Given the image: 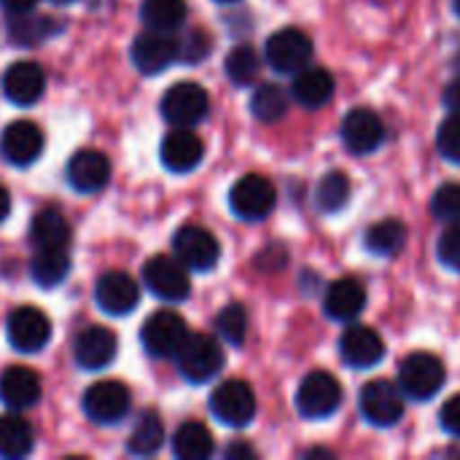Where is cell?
Here are the masks:
<instances>
[{"mask_svg": "<svg viewBox=\"0 0 460 460\" xmlns=\"http://www.w3.org/2000/svg\"><path fill=\"white\" fill-rule=\"evenodd\" d=\"M447 372L434 353L415 350L399 364V391L412 402H431L445 388Z\"/></svg>", "mask_w": 460, "mask_h": 460, "instance_id": "6da1fadb", "label": "cell"}, {"mask_svg": "<svg viewBox=\"0 0 460 460\" xmlns=\"http://www.w3.org/2000/svg\"><path fill=\"white\" fill-rule=\"evenodd\" d=\"M175 364L186 383L202 385L224 369V350L216 337L202 334V332L197 334L189 332L181 350L175 353Z\"/></svg>", "mask_w": 460, "mask_h": 460, "instance_id": "7a4b0ae2", "label": "cell"}, {"mask_svg": "<svg viewBox=\"0 0 460 460\" xmlns=\"http://www.w3.org/2000/svg\"><path fill=\"white\" fill-rule=\"evenodd\" d=\"M342 407V385L334 375L315 369L296 388V410L307 420H326Z\"/></svg>", "mask_w": 460, "mask_h": 460, "instance_id": "3957f363", "label": "cell"}, {"mask_svg": "<svg viewBox=\"0 0 460 460\" xmlns=\"http://www.w3.org/2000/svg\"><path fill=\"white\" fill-rule=\"evenodd\" d=\"M264 59L275 73L294 75L313 59V38L299 27H283L264 43Z\"/></svg>", "mask_w": 460, "mask_h": 460, "instance_id": "277c9868", "label": "cell"}, {"mask_svg": "<svg viewBox=\"0 0 460 460\" xmlns=\"http://www.w3.org/2000/svg\"><path fill=\"white\" fill-rule=\"evenodd\" d=\"M278 205V191L272 186L270 178L259 175V172H251V175H243L232 191H229V208L232 213L240 218V221H248V224H256V221H264Z\"/></svg>", "mask_w": 460, "mask_h": 460, "instance_id": "5b68a950", "label": "cell"}, {"mask_svg": "<svg viewBox=\"0 0 460 460\" xmlns=\"http://www.w3.org/2000/svg\"><path fill=\"white\" fill-rule=\"evenodd\" d=\"M81 407L92 423L113 426L127 418L132 407V396H129V388L119 380H100L84 391Z\"/></svg>", "mask_w": 460, "mask_h": 460, "instance_id": "8992f818", "label": "cell"}, {"mask_svg": "<svg viewBox=\"0 0 460 460\" xmlns=\"http://www.w3.org/2000/svg\"><path fill=\"white\" fill-rule=\"evenodd\" d=\"M172 253L189 272H208L218 264L221 245L205 226L186 224L172 234Z\"/></svg>", "mask_w": 460, "mask_h": 460, "instance_id": "52a82bcc", "label": "cell"}, {"mask_svg": "<svg viewBox=\"0 0 460 460\" xmlns=\"http://www.w3.org/2000/svg\"><path fill=\"white\" fill-rule=\"evenodd\" d=\"M361 418L375 429H394L404 418V394L388 380H372L358 396Z\"/></svg>", "mask_w": 460, "mask_h": 460, "instance_id": "ba28073f", "label": "cell"}, {"mask_svg": "<svg viewBox=\"0 0 460 460\" xmlns=\"http://www.w3.org/2000/svg\"><path fill=\"white\" fill-rule=\"evenodd\" d=\"M210 412L229 429H245L256 418L253 388L243 380H226L210 394Z\"/></svg>", "mask_w": 460, "mask_h": 460, "instance_id": "9c48e42d", "label": "cell"}, {"mask_svg": "<svg viewBox=\"0 0 460 460\" xmlns=\"http://www.w3.org/2000/svg\"><path fill=\"white\" fill-rule=\"evenodd\" d=\"M146 288L164 302H183L191 294L189 270L175 256H151L143 267Z\"/></svg>", "mask_w": 460, "mask_h": 460, "instance_id": "30bf717a", "label": "cell"}, {"mask_svg": "<svg viewBox=\"0 0 460 460\" xmlns=\"http://www.w3.org/2000/svg\"><path fill=\"white\" fill-rule=\"evenodd\" d=\"M186 337H189V326L175 310L154 313L140 329V342L146 353H151L154 358H175Z\"/></svg>", "mask_w": 460, "mask_h": 460, "instance_id": "8fae6325", "label": "cell"}, {"mask_svg": "<svg viewBox=\"0 0 460 460\" xmlns=\"http://www.w3.org/2000/svg\"><path fill=\"white\" fill-rule=\"evenodd\" d=\"M5 334L13 350L19 353H40L51 340V321L43 310L24 305L11 310L5 321Z\"/></svg>", "mask_w": 460, "mask_h": 460, "instance_id": "7c38bea8", "label": "cell"}, {"mask_svg": "<svg viewBox=\"0 0 460 460\" xmlns=\"http://www.w3.org/2000/svg\"><path fill=\"white\" fill-rule=\"evenodd\" d=\"M208 111H210L208 92L194 81L172 84L162 97V116L172 127H194L208 116Z\"/></svg>", "mask_w": 460, "mask_h": 460, "instance_id": "4fadbf2b", "label": "cell"}, {"mask_svg": "<svg viewBox=\"0 0 460 460\" xmlns=\"http://www.w3.org/2000/svg\"><path fill=\"white\" fill-rule=\"evenodd\" d=\"M340 135L353 156H369L385 143V124L372 108H353L342 119Z\"/></svg>", "mask_w": 460, "mask_h": 460, "instance_id": "5bb4252c", "label": "cell"}, {"mask_svg": "<svg viewBox=\"0 0 460 460\" xmlns=\"http://www.w3.org/2000/svg\"><path fill=\"white\" fill-rule=\"evenodd\" d=\"M129 57L143 75H156L178 59V38H172V32L146 30L132 40Z\"/></svg>", "mask_w": 460, "mask_h": 460, "instance_id": "9a60e30c", "label": "cell"}, {"mask_svg": "<svg viewBox=\"0 0 460 460\" xmlns=\"http://www.w3.org/2000/svg\"><path fill=\"white\" fill-rule=\"evenodd\" d=\"M340 356L350 369H372L385 358V342L375 329L356 323L342 332Z\"/></svg>", "mask_w": 460, "mask_h": 460, "instance_id": "2e32d148", "label": "cell"}, {"mask_svg": "<svg viewBox=\"0 0 460 460\" xmlns=\"http://www.w3.org/2000/svg\"><path fill=\"white\" fill-rule=\"evenodd\" d=\"M159 156L170 172L183 175V172H191L199 167V162L205 156V143L197 132H191V127H175L172 132L164 135Z\"/></svg>", "mask_w": 460, "mask_h": 460, "instance_id": "e0dca14e", "label": "cell"}, {"mask_svg": "<svg viewBox=\"0 0 460 460\" xmlns=\"http://www.w3.org/2000/svg\"><path fill=\"white\" fill-rule=\"evenodd\" d=\"M43 132L38 124L32 121H11L5 129H3V137H0V151L3 156L13 164V167H27L32 164L40 154H43Z\"/></svg>", "mask_w": 460, "mask_h": 460, "instance_id": "ac0fdd59", "label": "cell"}, {"mask_svg": "<svg viewBox=\"0 0 460 460\" xmlns=\"http://www.w3.org/2000/svg\"><path fill=\"white\" fill-rule=\"evenodd\" d=\"M46 92V73L38 62L22 59L3 73V94L13 105H35Z\"/></svg>", "mask_w": 460, "mask_h": 460, "instance_id": "d6986e66", "label": "cell"}, {"mask_svg": "<svg viewBox=\"0 0 460 460\" xmlns=\"http://www.w3.org/2000/svg\"><path fill=\"white\" fill-rule=\"evenodd\" d=\"M65 178L75 191L94 194L111 181V162L102 151H94V148L75 151L67 162Z\"/></svg>", "mask_w": 460, "mask_h": 460, "instance_id": "ffe728a7", "label": "cell"}, {"mask_svg": "<svg viewBox=\"0 0 460 460\" xmlns=\"http://www.w3.org/2000/svg\"><path fill=\"white\" fill-rule=\"evenodd\" d=\"M116 350H119V340L105 326H89V329L78 332L75 345H73L75 364L89 372L105 369L116 358Z\"/></svg>", "mask_w": 460, "mask_h": 460, "instance_id": "44dd1931", "label": "cell"}, {"mask_svg": "<svg viewBox=\"0 0 460 460\" xmlns=\"http://www.w3.org/2000/svg\"><path fill=\"white\" fill-rule=\"evenodd\" d=\"M94 299L102 313L108 315H127L140 302V288L127 272H105L94 286Z\"/></svg>", "mask_w": 460, "mask_h": 460, "instance_id": "7402d4cb", "label": "cell"}, {"mask_svg": "<svg viewBox=\"0 0 460 460\" xmlns=\"http://www.w3.org/2000/svg\"><path fill=\"white\" fill-rule=\"evenodd\" d=\"M367 307V288L356 278H340L326 288L323 313L337 323H353Z\"/></svg>", "mask_w": 460, "mask_h": 460, "instance_id": "603a6c76", "label": "cell"}, {"mask_svg": "<svg viewBox=\"0 0 460 460\" xmlns=\"http://www.w3.org/2000/svg\"><path fill=\"white\" fill-rule=\"evenodd\" d=\"M40 399V380L32 369L27 367H8L0 375V402L13 410H30L32 404H38Z\"/></svg>", "mask_w": 460, "mask_h": 460, "instance_id": "cb8c5ba5", "label": "cell"}, {"mask_svg": "<svg viewBox=\"0 0 460 460\" xmlns=\"http://www.w3.org/2000/svg\"><path fill=\"white\" fill-rule=\"evenodd\" d=\"M334 75L326 67H302L299 73H294V84H291V97L302 105V108H321L332 100L334 94Z\"/></svg>", "mask_w": 460, "mask_h": 460, "instance_id": "d4e9b609", "label": "cell"}, {"mask_svg": "<svg viewBox=\"0 0 460 460\" xmlns=\"http://www.w3.org/2000/svg\"><path fill=\"white\" fill-rule=\"evenodd\" d=\"M70 224L67 218L54 210V208H46L40 213H35L32 224H30V243L35 245V251H49V248H65L70 245Z\"/></svg>", "mask_w": 460, "mask_h": 460, "instance_id": "484cf974", "label": "cell"}, {"mask_svg": "<svg viewBox=\"0 0 460 460\" xmlns=\"http://www.w3.org/2000/svg\"><path fill=\"white\" fill-rule=\"evenodd\" d=\"M32 445H35V434H32V426L27 423V418H22L16 412L0 415V458H27L32 453Z\"/></svg>", "mask_w": 460, "mask_h": 460, "instance_id": "4316f807", "label": "cell"}, {"mask_svg": "<svg viewBox=\"0 0 460 460\" xmlns=\"http://www.w3.org/2000/svg\"><path fill=\"white\" fill-rule=\"evenodd\" d=\"M172 453L181 460H205L213 456V434L199 420H186L172 434Z\"/></svg>", "mask_w": 460, "mask_h": 460, "instance_id": "83f0119b", "label": "cell"}, {"mask_svg": "<svg viewBox=\"0 0 460 460\" xmlns=\"http://www.w3.org/2000/svg\"><path fill=\"white\" fill-rule=\"evenodd\" d=\"M407 243V224L399 218H383L364 234V245L372 256H396Z\"/></svg>", "mask_w": 460, "mask_h": 460, "instance_id": "f1b7e54d", "label": "cell"}, {"mask_svg": "<svg viewBox=\"0 0 460 460\" xmlns=\"http://www.w3.org/2000/svg\"><path fill=\"white\" fill-rule=\"evenodd\" d=\"M30 275L40 288H57L67 275H70V256L65 248H49V251H35Z\"/></svg>", "mask_w": 460, "mask_h": 460, "instance_id": "f546056e", "label": "cell"}, {"mask_svg": "<svg viewBox=\"0 0 460 460\" xmlns=\"http://www.w3.org/2000/svg\"><path fill=\"white\" fill-rule=\"evenodd\" d=\"M189 16L186 0H143L140 19L148 30L175 32Z\"/></svg>", "mask_w": 460, "mask_h": 460, "instance_id": "4dcf8cb0", "label": "cell"}, {"mask_svg": "<svg viewBox=\"0 0 460 460\" xmlns=\"http://www.w3.org/2000/svg\"><path fill=\"white\" fill-rule=\"evenodd\" d=\"M164 442V423L156 412H143L137 418V423L132 426L129 431V442H127V450L137 458H146V456H154Z\"/></svg>", "mask_w": 460, "mask_h": 460, "instance_id": "1f68e13d", "label": "cell"}, {"mask_svg": "<svg viewBox=\"0 0 460 460\" xmlns=\"http://www.w3.org/2000/svg\"><path fill=\"white\" fill-rule=\"evenodd\" d=\"M288 102H291V94L283 86H278V84H261L251 94V113L259 121L272 124V121H280L286 116Z\"/></svg>", "mask_w": 460, "mask_h": 460, "instance_id": "d6a6232c", "label": "cell"}, {"mask_svg": "<svg viewBox=\"0 0 460 460\" xmlns=\"http://www.w3.org/2000/svg\"><path fill=\"white\" fill-rule=\"evenodd\" d=\"M59 24L51 22L49 16H38L32 11H24V13H11L8 19V35L13 43H40L43 38H49L51 32H57Z\"/></svg>", "mask_w": 460, "mask_h": 460, "instance_id": "836d02e7", "label": "cell"}, {"mask_svg": "<svg viewBox=\"0 0 460 460\" xmlns=\"http://www.w3.org/2000/svg\"><path fill=\"white\" fill-rule=\"evenodd\" d=\"M224 67H226V75H229L232 84L251 86L259 78V73H261V57H259V51L251 43H240V46H234L226 54Z\"/></svg>", "mask_w": 460, "mask_h": 460, "instance_id": "e575fe53", "label": "cell"}, {"mask_svg": "<svg viewBox=\"0 0 460 460\" xmlns=\"http://www.w3.org/2000/svg\"><path fill=\"white\" fill-rule=\"evenodd\" d=\"M350 199V178L342 170H332L318 181L315 205L321 213H340Z\"/></svg>", "mask_w": 460, "mask_h": 460, "instance_id": "d590c367", "label": "cell"}, {"mask_svg": "<svg viewBox=\"0 0 460 460\" xmlns=\"http://www.w3.org/2000/svg\"><path fill=\"white\" fill-rule=\"evenodd\" d=\"M216 329L229 345L240 348L245 342V337H248V313H245V307L243 305H226L216 318Z\"/></svg>", "mask_w": 460, "mask_h": 460, "instance_id": "8d00e7d4", "label": "cell"}, {"mask_svg": "<svg viewBox=\"0 0 460 460\" xmlns=\"http://www.w3.org/2000/svg\"><path fill=\"white\" fill-rule=\"evenodd\" d=\"M431 216L442 224H460V183H445L431 197Z\"/></svg>", "mask_w": 460, "mask_h": 460, "instance_id": "74e56055", "label": "cell"}, {"mask_svg": "<svg viewBox=\"0 0 460 460\" xmlns=\"http://www.w3.org/2000/svg\"><path fill=\"white\" fill-rule=\"evenodd\" d=\"M437 148L447 162L460 164V113H450L442 121V127L437 132Z\"/></svg>", "mask_w": 460, "mask_h": 460, "instance_id": "f35d334b", "label": "cell"}, {"mask_svg": "<svg viewBox=\"0 0 460 460\" xmlns=\"http://www.w3.org/2000/svg\"><path fill=\"white\" fill-rule=\"evenodd\" d=\"M210 46H213V40L205 30H189L178 38V59H183L189 65L199 62L210 54Z\"/></svg>", "mask_w": 460, "mask_h": 460, "instance_id": "ab89813d", "label": "cell"}, {"mask_svg": "<svg viewBox=\"0 0 460 460\" xmlns=\"http://www.w3.org/2000/svg\"><path fill=\"white\" fill-rule=\"evenodd\" d=\"M437 259L442 261V267L460 272V226L453 224L447 232H442L439 243H437Z\"/></svg>", "mask_w": 460, "mask_h": 460, "instance_id": "60d3db41", "label": "cell"}, {"mask_svg": "<svg viewBox=\"0 0 460 460\" xmlns=\"http://www.w3.org/2000/svg\"><path fill=\"white\" fill-rule=\"evenodd\" d=\"M439 426H442L450 437L460 439V394L450 396V399L442 404V410H439Z\"/></svg>", "mask_w": 460, "mask_h": 460, "instance_id": "b9f144b4", "label": "cell"}, {"mask_svg": "<svg viewBox=\"0 0 460 460\" xmlns=\"http://www.w3.org/2000/svg\"><path fill=\"white\" fill-rule=\"evenodd\" d=\"M442 100H445V108H447L450 113H460V78H456L453 84H447Z\"/></svg>", "mask_w": 460, "mask_h": 460, "instance_id": "7bdbcfd3", "label": "cell"}, {"mask_svg": "<svg viewBox=\"0 0 460 460\" xmlns=\"http://www.w3.org/2000/svg\"><path fill=\"white\" fill-rule=\"evenodd\" d=\"M226 458L229 460H240V458H245V460H253L256 458V450L251 447V445H243V442H234V445H229L226 447Z\"/></svg>", "mask_w": 460, "mask_h": 460, "instance_id": "ee69618b", "label": "cell"}, {"mask_svg": "<svg viewBox=\"0 0 460 460\" xmlns=\"http://www.w3.org/2000/svg\"><path fill=\"white\" fill-rule=\"evenodd\" d=\"M38 0H0V8H5L8 13H24L32 11Z\"/></svg>", "mask_w": 460, "mask_h": 460, "instance_id": "f6af8a7d", "label": "cell"}, {"mask_svg": "<svg viewBox=\"0 0 460 460\" xmlns=\"http://www.w3.org/2000/svg\"><path fill=\"white\" fill-rule=\"evenodd\" d=\"M8 210H11V194H8V189L0 183V224L8 218Z\"/></svg>", "mask_w": 460, "mask_h": 460, "instance_id": "bcb514c9", "label": "cell"}, {"mask_svg": "<svg viewBox=\"0 0 460 460\" xmlns=\"http://www.w3.org/2000/svg\"><path fill=\"white\" fill-rule=\"evenodd\" d=\"M51 3H57V5H67V3H75V0H51Z\"/></svg>", "mask_w": 460, "mask_h": 460, "instance_id": "7dc6e473", "label": "cell"}, {"mask_svg": "<svg viewBox=\"0 0 460 460\" xmlns=\"http://www.w3.org/2000/svg\"><path fill=\"white\" fill-rule=\"evenodd\" d=\"M453 8H456V13L460 16V0H453Z\"/></svg>", "mask_w": 460, "mask_h": 460, "instance_id": "c3c4849f", "label": "cell"}, {"mask_svg": "<svg viewBox=\"0 0 460 460\" xmlns=\"http://www.w3.org/2000/svg\"><path fill=\"white\" fill-rule=\"evenodd\" d=\"M218 3H237V0H218Z\"/></svg>", "mask_w": 460, "mask_h": 460, "instance_id": "681fc988", "label": "cell"}]
</instances>
